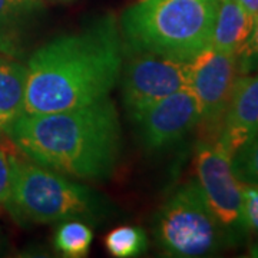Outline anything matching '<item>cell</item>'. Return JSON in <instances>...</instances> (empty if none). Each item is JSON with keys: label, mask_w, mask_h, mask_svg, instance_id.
<instances>
[{"label": "cell", "mask_w": 258, "mask_h": 258, "mask_svg": "<svg viewBox=\"0 0 258 258\" xmlns=\"http://www.w3.org/2000/svg\"><path fill=\"white\" fill-rule=\"evenodd\" d=\"M249 252H251V255H252V257H258V244L257 245H254V247L251 248V251H249Z\"/></svg>", "instance_id": "44dd1931"}, {"label": "cell", "mask_w": 258, "mask_h": 258, "mask_svg": "<svg viewBox=\"0 0 258 258\" xmlns=\"http://www.w3.org/2000/svg\"><path fill=\"white\" fill-rule=\"evenodd\" d=\"M120 72V92L128 115L189 88L188 62L152 53H126Z\"/></svg>", "instance_id": "52a82bcc"}, {"label": "cell", "mask_w": 258, "mask_h": 258, "mask_svg": "<svg viewBox=\"0 0 258 258\" xmlns=\"http://www.w3.org/2000/svg\"><path fill=\"white\" fill-rule=\"evenodd\" d=\"M238 59H240L241 72H244V68H247V64L251 60H255L258 63V19H255L254 22V28H252L248 43L244 49V52L238 56Z\"/></svg>", "instance_id": "d6986e66"}, {"label": "cell", "mask_w": 258, "mask_h": 258, "mask_svg": "<svg viewBox=\"0 0 258 258\" xmlns=\"http://www.w3.org/2000/svg\"><path fill=\"white\" fill-rule=\"evenodd\" d=\"M5 208L19 224L29 225L78 218L96 222L109 215L112 205L92 188L30 159L16 157L12 189Z\"/></svg>", "instance_id": "277c9868"}, {"label": "cell", "mask_w": 258, "mask_h": 258, "mask_svg": "<svg viewBox=\"0 0 258 258\" xmlns=\"http://www.w3.org/2000/svg\"><path fill=\"white\" fill-rule=\"evenodd\" d=\"M141 142L149 151L174 147L201 123V108L189 88L129 115Z\"/></svg>", "instance_id": "9c48e42d"}, {"label": "cell", "mask_w": 258, "mask_h": 258, "mask_svg": "<svg viewBox=\"0 0 258 258\" xmlns=\"http://www.w3.org/2000/svg\"><path fill=\"white\" fill-rule=\"evenodd\" d=\"M242 184V182H241ZM242 211L248 230L258 235V184H242Z\"/></svg>", "instance_id": "ac0fdd59"}, {"label": "cell", "mask_w": 258, "mask_h": 258, "mask_svg": "<svg viewBox=\"0 0 258 258\" xmlns=\"http://www.w3.org/2000/svg\"><path fill=\"white\" fill-rule=\"evenodd\" d=\"M105 247L113 257H138L147 251V234L139 227L122 225V227L112 230L106 235Z\"/></svg>", "instance_id": "9a60e30c"}, {"label": "cell", "mask_w": 258, "mask_h": 258, "mask_svg": "<svg viewBox=\"0 0 258 258\" xmlns=\"http://www.w3.org/2000/svg\"><path fill=\"white\" fill-rule=\"evenodd\" d=\"M188 74L189 89L201 108V125L218 138L234 85L240 78V59L210 46L188 62Z\"/></svg>", "instance_id": "ba28073f"}, {"label": "cell", "mask_w": 258, "mask_h": 258, "mask_svg": "<svg viewBox=\"0 0 258 258\" xmlns=\"http://www.w3.org/2000/svg\"><path fill=\"white\" fill-rule=\"evenodd\" d=\"M232 155L218 139L201 142L194 158L197 184L231 245L245 240L248 227L242 211L241 182L232 169Z\"/></svg>", "instance_id": "8992f818"}, {"label": "cell", "mask_w": 258, "mask_h": 258, "mask_svg": "<svg viewBox=\"0 0 258 258\" xmlns=\"http://www.w3.org/2000/svg\"><path fill=\"white\" fill-rule=\"evenodd\" d=\"M234 174L242 184H258V132L232 155Z\"/></svg>", "instance_id": "2e32d148"}, {"label": "cell", "mask_w": 258, "mask_h": 258, "mask_svg": "<svg viewBox=\"0 0 258 258\" xmlns=\"http://www.w3.org/2000/svg\"><path fill=\"white\" fill-rule=\"evenodd\" d=\"M119 23L112 15L40 46L26 64L25 115L52 113L108 98L123 66Z\"/></svg>", "instance_id": "6da1fadb"}, {"label": "cell", "mask_w": 258, "mask_h": 258, "mask_svg": "<svg viewBox=\"0 0 258 258\" xmlns=\"http://www.w3.org/2000/svg\"><path fill=\"white\" fill-rule=\"evenodd\" d=\"M0 138H2V135H0Z\"/></svg>", "instance_id": "603a6c76"}, {"label": "cell", "mask_w": 258, "mask_h": 258, "mask_svg": "<svg viewBox=\"0 0 258 258\" xmlns=\"http://www.w3.org/2000/svg\"><path fill=\"white\" fill-rule=\"evenodd\" d=\"M5 137L30 161L82 181L108 179L122 149L119 115L109 98L68 111L22 115Z\"/></svg>", "instance_id": "7a4b0ae2"}, {"label": "cell", "mask_w": 258, "mask_h": 258, "mask_svg": "<svg viewBox=\"0 0 258 258\" xmlns=\"http://www.w3.org/2000/svg\"><path fill=\"white\" fill-rule=\"evenodd\" d=\"M220 0H138L125 9L119 30L125 55L152 53L189 62L211 46Z\"/></svg>", "instance_id": "3957f363"}, {"label": "cell", "mask_w": 258, "mask_h": 258, "mask_svg": "<svg viewBox=\"0 0 258 258\" xmlns=\"http://www.w3.org/2000/svg\"><path fill=\"white\" fill-rule=\"evenodd\" d=\"M258 132V75L240 76L222 119L218 141L234 155Z\"/></svg>", "instance_id": "30bf717a"}, {"label": "cell", "mask_w": 258, "mask_h": 258, "mask_svg": "<svg viewBox=\"0 0 258 258\" xmlns=\"http://www.w3.org/2000/svg\"><path fill=\"white\" fill-rule=\"evenodd\" d=\"M237 2L248 12L249 15L254 18V20L258 19V0H237Z\"/></svg>", "instance_id": "ffe728a7"}, {"label": "cell", "mask_w": 258, "mask_h": 258, "mask_svg": "<svg viewBox=\"0 0 258 258\" xmlns=\"http://www.w3.org/2000/svg\"><path fill=\"white\" fill-rule=\"evenodd\" d=\"M26 66L0 55V135L25 115Z\"/></svg>", "instance_id": "7c38bea8"}, {"label": "cell", "mask_w": 258, "mask_h": 258, "mask_svg": "<svg viewBox=\"0 0 258 258\" xmlns=\"http://www.w3.org/2000/svg\"><path fill=\"white\" fill-rule=\"evenodd\" d=\"M56 2H71V0H56Z\"/></svg>", "instance_id": "7402d4cb"}, {"label": "cell", "mask_w": 258, "mask_h": 258, "mask_svg": "<svg viewBox=\"0 0 258 258\" xmlns=\"http://www.w3.org/2000/svg\"><path fill=\"white\" fill-rule=\"evenodd\" d=\"M16 157L15 151L6 147L0 139V207H5L9 200Z\"/></svg>", "instance_id": "e0dca14e"}, {"label": "cell", "mask_w": 258, "mask_h": 258, "mask_svg": "<svg viewBox=\"0 0 258 258\" xmlns=\"http://www.w3.org/2000/svg\"><path fill=\"white\" fill-rule=\"evenodd\" d=\"M254 22V18L237 0H220L211 47L228 55L240 56L248 43Z\"/></svg>", "instance_id": "8fae6325"}, {"label": "cell", "mask_w": 258, "mask_h": 258, "mask_svg": "<svg viewBox=\"0 0 258 258\" xmlns=\"http://www.w3.org/2000/svg\"><path fill=\"white\" fill-rule=\"evenodd\" d=\"M154 237L171 257H205L231 245L197 181L179 186L161 207L154 220Z\"/></svg>", "instance_id": "5b68a950"}, {"label": "cell", "mask_w": 258, "mask_h": 258, "mask_svg": "<svg viewBox=\"0 0 258 258\" xmlns=\"http://www.w3.org/2000/svg\"><path fill=\"white\" fill-rule=\"evenodd\" d=\"M93 232L88 224L78 220L63 221L55 232L56 249L71 258L85 257L92 244Z\"/></svg>", "instance_id": "5bb4252c"}, {"label": "cell", "mask_w": 258, "mask_h": 258, "mask_svg": "<svg viewBox=\"0 0 258 258\" xmlns=\"http://www.w3.org/2000/svg\"><path fill=\"white\" fill-rule=\"evenodd\" d=\"M42 10V0H0V50L13 55L19 29Z\"/></svg>", "instance_id": "4fadbf2b"}]
</instances>
